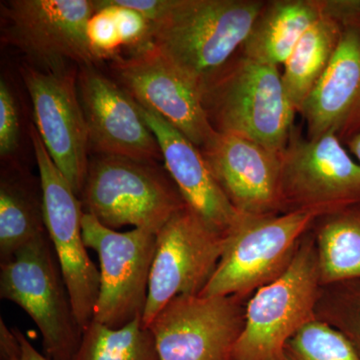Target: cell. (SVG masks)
<instances>
[{
  "mask_svg": "<svg viewBox=\"0 0 360 360\" xmlns=\"http://www.w3.org/2000/svg\"><path fill=\"white\" fill-rule=\"evenodd\" d=\"M201 103L215 132L236 135L283 151L295 129L296 110L278 68L238 53L200 86Z\"/></svg>",
  "mask_w": 360,
  "mask_h": 360,
  "instance_id": "obj_1",
  "label": "cell"
},
{
  "mask_svg": "<svg viewBox=\"0 0 360 360\" xmlns=\"http://www.w3.org/2000/svg\"><path fill=\"white\" fill-rule=\"evenodd\" d=\"M265 1L172 0L149 44L200 86L239 51Z\"/></svg>",
  "mask_w": 360,
  "mask_h": 360,
  "instance_id": "obj_2",
  "label": "cell"
},
{
  "mask_svg": "<svg viewBox=\"0 0 360 360\" xmlns=\"http://www.w3.org/2000/svg\"><path fill=\"white\" fill-rule=\"evenodd\" d=\"M84 212L104 226H123L158 234L186 206L167 169L155 161L96 155L89 160L82 196Z\"/></svg>",
  "mask_w": 360,
  "mask_h": 360,
  "instance_id": "obj_3",
  "label": "cell"
},
{
  "mask_svg": "<svg viewBox=\"0 0 360 360\" xmlns=\"http://www.w3.org/2000/svg\"><path fill=\"white\" fill-rule=\"evenodd\" d=\"M321 288L316 245L310 229L283 276L251 295L232 360H283L288 341L315 319Z\"/></svg>",
  "mask_w": 360,
  "mask_h": 360,
  "instance_id": "obj_4",
  "label": "cell"
},
{
  "mask_svg": "<svg viewBox=\"0 0 360 360\" xmlns=\"http://www.w3.org/2000/svg\"><path fill=\"white\" fill-rule=\"evenodd\" d=\"M0 297L32 317L49 359H75L84 330L47 232L20 248L13 259L0 264Z\"/></svg>",
  "mask_w": 360,
  "mask_h": 360,
  "instance_id": "obj_5",
  "label": "cell"
},
{
  "mask_svg": "<svg viewBox=\"0 0 360 360\" xmlns=\"http://www.w3.org/2000/svg\"><path fill=\"white\" fill-rule=\"evenodd\" d=\"M316 215L295 212L239 215L224 236V248L210 283L200 295L250 297L283 276Z\"/></svg>",
  "mask_w": 360,
  "mask_h": 360,
  "instance_id": "obj_6",
  "label": "cell"
},
{
  "mask_svg": "<svg viewBox=\"0 0 360 360\" xmlns=\"http://www.w3.org/2000/svg\"><path fill=\"white\" fill-rule=\"evenodd\" d=\"M96 13L91 0H13L2 11L4 37L39 70L58 72L68 63L96 65L101 58L89 35Z\"/></svg>",
  "mask_w": 360,
  "mask_h": 360,
  "instance_id": "obj_7",
  "label": "cell"
},
{
  "mask_svg": "<svg viewBox=\"0 0 360 360\" xmlns=\"http://www.w3.org/2000/svg\"><path fill=\"white\" fill-rule=\"evenodd\" d=\"M281 158L283 213L319 217L360 202V165L335 135L309 139L295 127Z\"/></svg>",
  "mask_w": 360,
  "mask_h": 360,
  "instance_id": "obj_8",
  "label": "cell"
},
{
  "mask_svg": "<svg viewBox=\"0 0 360 360\" xmlns=\"http://www.w3.org/2000/svg\"><path fill=\"white\" fill-rule=\"evenodd\" d=\"M82 224L85 246L96 251L101 262L94 321L116 329L142 319L148 303L156 234L139 229L113 231L85 212Z\"/></svg>",
  "mask_w": 360,
  "mask_h": 360,
  "instance_id": "obj_9",
  "label": "cell"
},
{
  "mask_svg": "<svg viewBox=\"0 0 360 360\" xmlns=\"http://www.w3.org/2000/svg\"><path fill=\"white\" fill-rule=\"evenodd\" d=\"M30 136L44 194L45 227L78 323L84 330L94 321L101 274L87 255L82 236V200L54 165L34 125L30 127Z\"/></svg>",
  "mask_w": 360,
  "mask_h": 360,
  "instance_id": "obj_10",
  "label": "cell"
},
{
  "mask_svg": "<svg viewBox=\"0 0 360 360\" xmlns=\"http://www.w3.org/2000/svg\"><path fill=\"white\" fill-rule=\"evenodd\" d=\"M250 297L179 295L170 300L148 326L160 360H232Z\"/></svg>",
  "mask_w": 360,
  "mask_h": 360,
  "instance_id": "obj_11",
  "label": "cell"
},
{
  "mask_svg": "<svg viewBox=\"0 0 360 360\" xmlns=\"http://www.w3.org/2000/svg\"><path fill=\"white\" fill-rule=\"evenodd\" d=\"M224 248V234L208 226L188 206L174 213L156 234L143 326L148 328L176 296L200 295L214 274Z\"/></svg>",
  "mask_w": 360,
  "mask_h": 360,
  "instance_id": "obj_12",
  "label": "cell"
},
{
  "mask_svg": "<svg viewBox=\"0 0 360 360\" xmlns=\"http://www.w3.org/2000/svg\"><path fill=\"white\" fill-rule=\"evenodd\" d=\"M21 77L32 99L35 129L54 165L80 198L89 172V130L77 71L49 72L25 63Z\"/></svg>",
  "mask_w": 360,
  "mask_h": 360,
  "instance_id": "obj_13",
  "label": "cell"
},
{
  "mask_svg": "<svg viewBox=\"0 0 360 360\" xmlns=\"http://www.w3.org/2000/svg\"><path fill=\"white\" fill-rule=\"evenodd\" d=\"M116 82L143 108L158 113L198 148L214 134L201 103L200 90L155 47L112 58Z\"/></svg>",
  "mask_w": 360,
  "mask_h": 360,
  "instance_id": "obj_14",
  "label": "cell"
},
{
  "mask_svg": "<svg viewBox=\"0 0 360 360\" xmlns=\"http://www.w3.org/2000/svg\"><path fill=\"white\" fill-rule=\"evenodd\" d=\"M77 90L89 130V150L155 162L162 160L141 106L117 82L96 65L80 66Z\"/></svg>",
  "mask_w": 360,
  "mask_h": 360,
  "instance_id": "obj_15",
  "label": "cell"
},
{
  "mask_svg": "<svg viewBox=\"0 0 360 360\" xmlns=\"http://www.w3.org/2000/svg\"><path fill=\"white\" fill-rule=\"evenodd\" d=\"M200 149L220 188L239 214L270 217L283 213L281 151L215 131Z\"/></svg>",
  "mask_w": 360,
  "mask_h": 360,
  "instance_id": "obj_16",
  "label": "cell"
},
{
  "mask_svg": "<svg viewBox=\"0 0 360 360\" xmlns=\"http://www.w3.org/2000/svg\"><path fill=\"white\" fill-rule=\"evenodd\" d=\"M139 106L182 200L208 226L225 236L240 214L220 188L200 149L165 118Z\"/></svg>",
  "mask_w": 360,
  "mask_h": 360,
  "instance_id": "obj_17",
  "label": "cell"
},
{
  "mask_svg": "<svg viewBox=\"0 0 360 360\" xmlns=\"http://www.w3.org/2000/svg\"><path fill=\"white\" fill-rule=\"evenodd\" d=\"M300 113L309 139L333 134L347 143L360 134V27L343 30L328 70Z\"/></svg>",
  "mask_w": 360,
  "mask_h": 360,
  "instance_id": "obj_18",
  "label": "cell"
},
{
  "mask_svg": "<svg viewBox=\"0 0 360 360\" xmlns=\"http://www.w3.org/2000/svg\"><path fill=\"white\" fill-rule=\"evenodd\" d=\"M321 18L317 0L265 1L239 53L262 65H284L303 34Z\"/></svg>",
  "mask_w": 360,
  "mask_h": 360,
  "instance_id": "obj_19",
  "label": "cell"
},
{
  "mask_svg": "<svg viewBox=\"0 0 360 360\" xmlns=\"http://www.w3.org/2000/svg\"><path fill=\"white\" fill-rule=\"evenodd\" d=\"M44 194L40 179L35 181L20 168L2 170L0 180V264L13 259L20 248L46 233Z\"/></svg>",
  "mask_w": 360,
  "mask_h": 360,
  "instance_id": "obj_20",
  "label": "cell"
},
{
  "mask_svg": "<svg viewBox=\"0 0 360 360\" xmlns=\"http://www.w3.org/2000/svg\"><path fill=\"white\" fill-rule=\"evenodd\" d=\"M321 285L360 279V202L315 219Z\"/></svg>",
  "mask_w": 360,
  "mask_h": 360,
  "instance_id": "obj_21",
  "label": "cell"
},
{
  "mask_svg": "<svg viewBox=\"0 0 360 360\" xmlns=\"http://www.w3.org/2000/svg\"><path fill=\"white\" fill-rule=\"evenodd\" d=\"M335 21L321 16L303 34L284 63L283 82L291 104L300 113L319 80L328 70L342 37Z\"/></svg>",
  "mask_w": 360,
  "mask_h": 360,
  "instance_id": "obj_22",
  "label": "cell"
},
{
  "mask_svg": "<svg viewBox=\"0 0 360 360\" xmlns=\"http://www.w3.org/2000/svg\"><path fill=\"white\" fill-rule=\"evenodd\" d=\"M75 360H160L155 338L142 319L122 328L92 321L84 330Z\"/></svg>",
  "mask_w": 360,
  "mask_h": 360,
  "instance_id": "obj_23",
  "label": "cell"
},
{
  "mask_svg": "<svg viewBox=\"0 0 360 360\" xmlns=\"http://www.w3.org/2000/svg\"><path fill=\"white\" fill-rule=\"evenodd\" d=\"M315 319L342 333L360 360V279L322 286Z\"/></svg>",
  "mask_w": 360,
  "mask_h": 360,
  "instance_id": "obj_24",
  "label": "cell"
},
{
  "mask_svg": "<svg viewBox=\"0 0 360 360\" xmlns=\"http://www.w3.org/2000/svg\"><path fill=\"white\" fill-rule=\"evenodd\" d=\"M283 360H359L342 333L326 322H307L286 343Z\"/></svg>",
  "mask_w": 360,
  "mask_h": 360,
  "instance_id": "obj_25",
  "label": "cell"
},
{
  "mask_svg": "<svg viewBox=\"0 0 360 360\" xmlns=\"http://www.w3.org/2000/svg\"><path fill=\"white\" fill-rule=\"evenodd\" d=\"M20 111L13 89L4 77L0 79V155L2 160L13 161L20 149Z\"/></svg>",
  "mask_w": 360,
  "mask_h": 360,
  "instance_id": "obj_26",
  "label": "cell"
},
{
  "mask_svg": "<svg viewBox=\"0 0 360 360\" xmlns=\"http://www.w3.org/2000/svg\"><path fill=\"white\" fill-rule=\"evenodd\" d=\"M89 35L92 45L98 54L99 58L103 56H116V49L122 44L117 20L111 9L96 11L92 20H90Z\"/></svg>",
  "mask_w": 360,
  "mask_h": 360,
  "instance_id": "obj_27",
  "label": "cell"
},
{
  "mask_svg": "<svg viewBox=\"0 0 360 360\" xmlns=\"http://www.w3.org/2000/svg\"><path fill=\"white\" fill-rule=\"evenodd\" d=\"M321 16L335 21L342 30L360 27V0H317Z\"/></svg>",
  "mask_w": 360,
  "mask_h": 360,
  "instance_id": "obj_28",
  "label": "cell"
},
{
  "mask_svg": "<svg viewBox=\"0 0 360 360\" xmlns=\"http://www.w3.org/2000/svg\"><path fill=\"white\" fill-rule=\"evenodd\" d=\"M96 8L116 7L141 15L150 25L160 20L172 4V0H96Z\"/></svg>",
  "mask_w": 360,
  "mask_h": 360,
  "instance_id": "obj_29",
  "label": "cell"
},
{
  "mask_svg": "<svg viewBox=\"0 0 360 360\" xmlns=\"http://www.w3.org/2000/svg\"><path fill=\"white\" fill-rule=\"evenodd\" d=\"M16 336L18 340V347L16 348L15 352L13 355L8 357L6 360H51L49 357H45L41 354H39L30 341L26 338L23 335L22 331L18 328H14Z\"/></svg>",
  "mask_w": 360,
  "mask_h": 360,
  "instance_id": "obj_30",
  "label": "cell"
},
{
  "mask_svg": "<svg viewBox=\"0 0 360 360\" xmlns=\"http://www.w3.org/2000/svg\"><path fill=\"white\" fill-rule=\"evenodd\" d=\"M345 144H347L350 153L357 158L359 165H360V134L354 135V136L350 139Z\"/></svg>",
  "mask_w": 360,
  "mask_h": 360,
  "instance_id": "obj_31",
  "label": "cell"
}]
</instances>
